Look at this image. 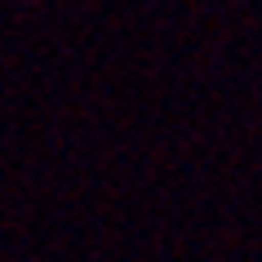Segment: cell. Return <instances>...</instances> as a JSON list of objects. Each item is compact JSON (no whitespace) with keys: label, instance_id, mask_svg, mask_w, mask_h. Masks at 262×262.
I'll return each mask as SVG.
<instances>
[]
</instances>
